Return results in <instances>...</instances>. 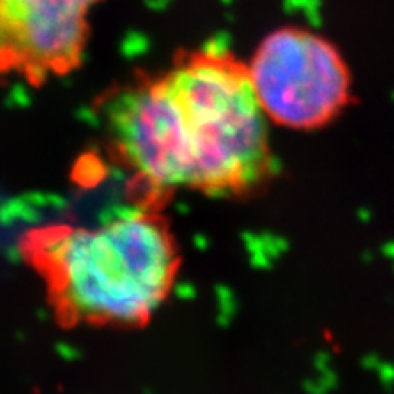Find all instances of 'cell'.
Returning a JSON list of instances; mask_svg holds the SVG:
<instances>
[{
  "label": "cell",
  "mask_w": 394,
  "mask_h": 394,
  "mask_svg": "<svg viewBox=\"0 0 394 394\" xmlns=\"http://www.w3.org/2000/svg\"><path fill=\"white\" fill-rule=\"evenodd\" d=\"M46 261L64 307L99 323L145 322L175 274L168 232L145 214L55 237L46 245Z\"/></svg>",
  "instance_id": "cell-1"
},
{
  "label": "cell",
  "mask_w": 394,
  "mask_h": 394,
  "mask_svg": "<svg viewBox=\"0 0 394 394\" xmlns=\"http://www.w3.org/2000/svg\"><path fill=\"white\" fill-rule=\"evenodd\" d=\"M178 110L192 188L223 192L254 183L267 163V117L246 64L221 49H197L161 72Z\"/></svg>",
  "instance_id": "cell-2"
},
{
  "label": "cell",
  "mask_w": 394,
  "mask_h": 394,
  "mask_svg": "<svg viewBox=\"0 0 394 394\" xmlns=\"http://www.w3.org/2000/svg\"><path fill=\"white\" fill-rule=\"evenodd\" d=\"M265 117L285 128L325 125L349 101L351 75L336 46L301 28H281L261 40L246 64Z\"/></svg>",
  "instance_id": "cell-3"
},
{
  "label": "cell",
  "mask_w": 394,
  "mask_h": 394,
  "mask_svg": "<svg viewBox=\"0 0 394 394\" xmlns=\"http://www.w3.org/2000/svg\"><path fill=\"white\" fill-rule=\"evenodd\" d=\"M101 0H0V77L40 86L77 72Z\"/></svg>",
  "instance_id": "cell-4"
}]
</instances>
